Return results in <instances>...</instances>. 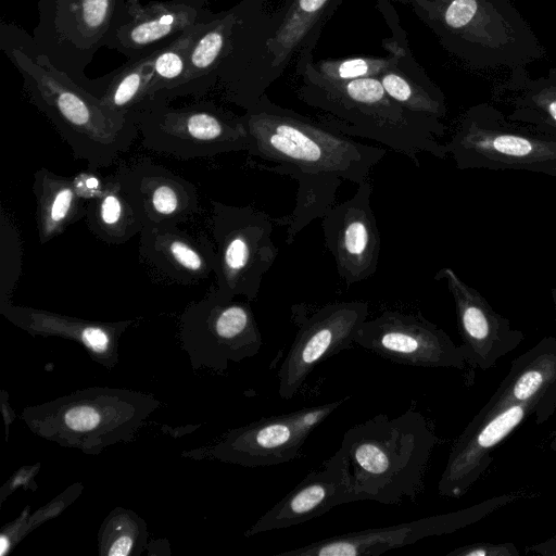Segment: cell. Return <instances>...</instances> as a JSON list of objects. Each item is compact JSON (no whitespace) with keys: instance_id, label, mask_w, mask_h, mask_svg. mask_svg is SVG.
<instances>
[{"instance_id":"obj_20","label":"cell","mask_w":556,"mask_h":556,"mask_svg":"<svg viewBox=\"0 0 556 556\" xmlns=\"http://www.w3.org/2000/svg\"><path fill=\"white\" fill-rule=\"evenodd\" d=\"M210 0H126V16L108 48L135 60L151 54L215 14Z\"/></svg>"},{"instance_id":"obj_17","label":"cell","mask_w":556,"mask_h":556,"mask_svg":"<svg viewBox=\"0 0 556 556\" xmlns=\"http://www.w3.org/2000/svg\"><path fill=\"white\" fill-rule=\"evenodd\" d=\"M371 194L372 187L366 180L349 200L333 205L321 218L326 247L348 286L369 279L378 269L381 239Z\"/></svg>"},{"instance_id":"obj_9","label":"cell","mask_w":556,"mask_h":556,"mask_svg":"<svg viewBox=\"0 0 556 556\" xmlns=\"http://www.w3.org/2000/svg\"><path fill=\"white\" fill-rule=\"evenodd\" d=\"M33 39L40 54L90 90L85 75L96 53L108 47L126 16V0H37Z\"/></svg>"},{"instance_id":"obj_8","label":"cell","mask_w":556,"mask_h":556,"mask_svg":"<svg viewBox=\"0 0 556 556\" xmlns=\"http://www.w3.org/2000/svg\"><path fill=\"white\" fill-rule=\"evenodd\" d=\"M458 169L529 170L556 163V137L510 121L490 102L467 108L445 142Z\"/></svg>"},{"instance_id":"obj_25","label":"cell","mask_w":556,"mask_h":556,"mask_svg":"<svg viewBox=\"0 0 556 556\" xmlns=\"http://www.w3.org/2000/svg\"><path fill=\"white\" fill-rule=\"evenodd\" d=\"M514 403L532 405L535 422L542 425L556 410V336L541 339L511 362L501 384L483 408Z\"/></svg>"},{"instance_id":"obj_24","label":"cell","mask_w":556,"mask_h":556,"mask_svg":"<svg viewBox=\"0 0 556 556\" xmlns=\"http://www.w3.org/2000/svg\"><path fill=\"white\" fill-rule=\"evenodd\" d=\"M0 313L16 327L31 336L59 337L81 345L91 359L108 369L118 362V342L135 320L97 321L67 316L46 309L1 305Z\"/></svg>"},{"instance_id":"obj_16","label":"cell","mask_w":556,"mask_h":556,"mask_svg":"<svg viewBox=\"0 0 556 556\" xmlns=\"http://www.w3.org/2000/svg\"><path fill=\"white\" fill-rule=\"evenodd\" d=\"M355 343L393 363L416 367L465 369L462 345L422 314L384 311L366 319Z\"/></svg>"},{"instance_id":"obj_38","label":"cell","mask_w":556,"mask_h":556,"mask_svg":"<svg viewBox=\"0 0 556 556\" xmlns=\"http://www.w3.org/2000/svg\"><path fill=\"white\" fill-rule=\"evenodd\" d=\"M29 506L12 522L5 525L0 533V556L8 554L27 533Z\"/></svg>"},{"instance_id":"obj_19","label":"cell","mask_w":556,"mask_h":556,"mask_svg":"<svg viewBox=\"0 0 556 556\" xmlns=\"http://www.w3.org/2000/svg\"><path fill=\"white\" fill-rule=\"evenodd\" d=\"M434 279L445 281L453 298L467 365L488 370L523 341L522 331L513 328L510 321L494 311L488 300L454 269L443 267L435 273Z\"/></svg>"},{"instance_id":"obj_2","label":"cell","mask_w":556,"mask_h":556,"mask_svg":"<svg viewBox=\"0 0 556 556\" xmlns=\"http://www.w3.org/2000/svg\"><path fill=\"white\" fill-rule=\"evenodd\" d=\"M0 48L22 75L29 102L89 170L112 166L130 149L139 135L132 118L113 111L56 70L39 53L33 36L16 25L1 23Z\"/></svg>"},{"instance_id":"obj_30","label":"cell","mask_w":556,"mask_h":556,"mask_svg":"<svg viewBox=\"0 0 556 556\" xmlns=\"http://www.w3.org/2000/svg\"><path fill=\"white\" fill-rule=\"evenodd\" d=\"M85 220L89 231L109 245H118L140 235L144 224L116 173L102 180L87 201Z\"/></svg>"},{"instance_id":"obj_34","label":"cell","mask_w":556,"mask_h":556,"mask_svg":"<svg viewBox=\"0 0 556 556\" xmlns=\"http://www.w3.org/2000/svg\"><path fill=\"white\" fill-rule=\"evenodd\" d=\"M386 56H350L326 59L314 62L309 60L312 71L319 77L331 81H349L369 77H379L397 62V51L389 46H382Z\"/></svg>"},{"instance_id":"obj_5","label":"cell","mask_w":556,"mask_h":556,"mask_svg":"<svg viewBox=\"0 0 556 556\" xmlns=\"http://www.w3.org/2000/svg\"><path fill=\"white\" fill-rule=\"evenodd\" d=\"M414 13L453 56L477 70H510L546 51L510 0H414Z\"/></svg>"},{"instance_id":"obj_36","label":"cell","mask_w":556,"mask_h":556,"mask_svg":"<svg viewBox=\"0 0 556 556\" xmlns=\"http://www.w3.org/2000/svg\"><path fill=\"white\" fill-rule=\"evenodd\" d=\"M81 483H75L68 486L62 494L54 497L50 503L40 507L36 513L30 514L28 517L29 532L35 530L42 522L54 518L62 513L71 503H73L83 491Z\"/></svg>"},{"instance_id":"obj_26","label":"cell","mask_w":556,"mask_h":556,"mask_svg":"<svg viewBox=\"0 0 556 556\" xmlns=\"http://www.w3.org/2000/svg\"><path fill=\"white\" fill-rule=\"evenodd\" d=\"M377 8L392 31L382 46L394 48L399 54L397 62L379 76L384 90L405 109L443 121L447 114L445 96L415 60L394 7L378 0Z\"/></svg>"},{"instance_id":"obj_3","label":"cell","mask_w":556,"mask_h":556,"mask_svg":"<svg viewBox=\"0 0 556 556\" xmlns=\"http://www.w3.org/2000/svg\"><path fill=\"white\" fill-rule=\"evenodd\" d=\"M313 51L302 52L295 63L301 77L299 99L319 110L318 121L349 137L377 141L407 156L420 167L418 155L444 160L448 153L443 121L412 112L394 101L379 77L331 81L316 75L309 60Z\"/></svg>"},{"instance_id":"obj_14","label":"cell","mask_w":556,"mask_h":556,"mask_svg":"<svg viewBox=\"0 0 556 556\" xmlns=\"http://www.w3.org/2000/svg\"><path fill=\"white\" fill-rule=\"evenodd\" d=\"M515 491L490 497L472 506L446 514L433 515L399 525L351 531L315 541L277 556H375L404 547L429 536L460 530L485 518L498 508L521 498Z\"/></svg>"},{"instance_id":"obj_18","label":"cell","mask_w":556,"mask_h":556,"mask_svg":"<svg viewBox=\"0 0 556 556\" xmlns=\"http://www.w3.org/2000/svg\"><path fill=\"white\" fill-rule=\"evenodd\" d=\"M531 414L533 407L527 403L482 407L455 440L438 483L439 494L448 498L465 495L488 469L492 452Z\"/></svg>"},{"instance_id":"obj_33","label":"cell","mask_w":556,"mask_h":556,"mask_svg":"<svg viewBox=\"0 0 556 556\" xmlns=\"http://www.w3.org/2000/svg\"><path fill=\"white\" fill-rule=\"evenodd\" d=\"M202 24L190 27L175 41L155 52L153 75L148 87L146 100L161 98L172 102L176 99V93L182 85L186 75L189 46Z\"/></svg>"},{"instance_id":"obj_46","label":"cell","mask_w":556,"mask_h":556,"mask_svg":"<svg viewBox=\"0 0 556 556\" xmlns=\"http://www.w3.org/2000/svg\"><path fill=\"white\" fill-rule=\"evenodd\" d=\"M386 1H389V2H400V3H405V4H410L414 0H386Z\"/></svg>"},{"instance_id":"obj_32","label":"cell","mask_w":556,"mask_h":556,"mask_svg":"<svg viewBox=\"0 0 556 556\" xmlns=\"http://www.w3.org/2000/svg\"><path fill=\"white\" fill-rule=\"evenodd\" d=\"M148 525L134 510L116 507L102 521L98 532L101 556H139L148 547Z\"/></svg>"},{"instance_id":"obj_44","label":"cell","mask_w":556,"mask_h":556,"mask_svg":"<svg viewBox=\"0 0 556 556\" xmlns=\"http://www.w3.org/2000/svg\"><path fill=\"white\" fill-rule=\"evenodd\" d=\"M549 448L556 453V430L553 432L551 442H549Z\"/></svg>"},{"instance_id":"obj_42","label":"cell","mask_w":556,"mask_h":556,"mask_svg":"<svg viewBox=\"0 0 556 556\" xmlns=\"http://www.w3.org/2000/svg\"><path fill=\"white\" fill-rule=\"evenodd\" d=\"M7 393L4 391L1 392V407H2V413H3V417H4V424H5V428L8 429L9 425L12 422V420L15 418L14 414L12 413V409L9 405V403H7Z\"/></svg>"},{"instance_id":"obj_22","label":"cell","mask_w":556,"mask_h":556,"mask_svg":"<svg viewBox=\"0 0 556 556\" xmlns=\"http://www.w3.org/2000/svg\"><path fill=\"white\" fill-rule=\"evenodd\" d=\"M139 260L165 283L200 285L217 269L213 242L179 225L144 226L139 235Z\"/></svg>"},{"instance_id":"obj_31","label":"cell","mask_w":556,"mask_h":556,"mask_svg":"<svg viewBox=\"0 0 556 556\" xmlns=\"http://www.w3.org/2000/svg\"><path fill=\"white\" fill-rule=\"evenodd\" d=\"M155 52L127 60L118 68L94 78L89 92L113 111L129 116L147 98Z\"/></svg>"},{"instance_id":"obj_41","label":"cell","mask_w":556,"mask_h":556,"mask_svg":"<svg viewBox=\"0 0 556 556\" xmlns=\"http://www.w3.org/2000/svg\"><path fill=\"white\" fill-rule=\"evenodd\" d=\"M525 552L542 556H556V538H549L543 542L527 546Z\"/></svg>"},{"instance_id":"obj_39","label":"cell","mask_w":556,"mask_h":556,"mask_svg":"<svg viewBox=\"0 0 556 556\" xmlns=\"http://www.w3.org/2000/svg\"><path fill=\"white\" fill-rule=\"evenodd\" d=\"M39 467L40 464L38 463L33 466H25L17 469L1 488V503H3L5 497L20 486H23L25 489L30 488L31 490H35L37 488V484L35 483V478L39 471Z\"/></svg>"},{"instance_id":"obj_29","label":"cell","mask_w":556,"mask_h":556,"mask_svg":"<svg viewBox=\"0 0 556 556\" xmlns=\"http://www.w3.org/2000/svg\"><path fill=\"white\" fill-rule=\"evenodd\" d=\"M33 192L40 244L55 239L85 218L87 200L78 192L73 178L41 167L34 174Z\"/></svg>"},{"instance_id":"obj_43","label":"cell","mask_w":556,"mask_h":556,"mask_svg":"<svg viewBox=\"0 0 556 556\" xmlns=\"http://www.w3.org/2000/svg\"><path fill=\"white\" fill-rule=\"evenodd\" d=\"M535 173L549 175L556 178V163L542 165L539 168H536Z\"/></svg>"},{"instance_id":"obj_23","label":"cell","mask_w":556,"mask_h":556,"mask_svg":"<svg viewBox=\"0 0 556 556\" xmlns=\"http://www.w3.org/2000/svg\"><path fill=\"white\" fill-rule=\"evenodd\" d=\"M351 503L345 458L338 450L318 470L311 471L244 533L247 538L286 529Z\"/></svg>"},{"instance_id":"obj_35","label":"cell","mask_w":556,"mask_h":556,"mask_svg":"<svg viewBox=\"0 0 556 556\" xmlns=\"http://www.w3.org/2000/svg\"><path fill=\"white\" fill-rule=\"evenodd\" d=\"M23 245L14 220L3 210L0 218V306L11 302L22 271Z\"/></svg>"},{"instance_id":"obj_28","label":"cell","mask_w":556,"mask_h":556,"mask_svg":"<svg viewBox=\"0 0 556 556\" xmlns=\"http://www.w3.org/2000/svg\"><path fill=\"white\" fill-rule=\"evenodd\" d=\"M235 7L203 23L187 52L186 75L177 98L210 99L218 67L231 46Z\"/></svg>"},{"instance_id":"obj_11","label":"cell","mask_w":556,"mask_h":556,"mask_svg":"<svg viewBox=\"0 0 556 556\" xmlns=\"http://www.w3.org/2000/svg\"><path fill=\"white\" fill-rule=\"evenodd\" d=\"M250 301H238L213 288L189 304L180 316L182 350L193 369L206 367L223 374L230 362L255 356L263 344Z\"/></svg>"},{"instance_id":"obj_12","label":"cell","mask_w":556,"mask_h":556,"mask_svg":"<svg viewBox=\"0 0 556 556\" xmlns=\"http://www.w3.org/2000/svg\"><path fill=\"white\" fill-rule=\"evenodd\" d=\"M295 338L278 370V393L291 400L314 368L355 343L361 325L368 318L363 301L326 304L311 312L303 304L291 308Z\"/></svg>"},{"instance_id":"obj_4","label":"cell","mask_w":556,"mask_h":556,"mask_svg":"<svg viewBox=\"0 0 556 556\" xmlns=\"http://www.w3.org/2000/svg\"><path fill=\"white\" fill-rule=\"evenodd\" d=\"M437 437L426 417L407 409L396 417L378 414L349 428L340 445L351 503L400 505L415 500Z\"/></svg>"},{"instance_id":"obj_21","label":"cell","mask_w":556,"mask_h":556,"mask_svg":"<svg viewBox=\"0 0 556 556\" xmlns=\"http://www.w3.org/2000/svg\"><path fill=\"white\" fill-rule=\"evenodd\" d=\"M115 173L144 226L180 225L201 211L194 185L150 160H137Z\"/></svg>"},{"instance_id":"obj_10","label":"cell","mask_w":556,"mask_h":556,"mask_svg":"<svg viewBox=\"0 0 556 556\" xmlns=\"http://www.w3.org/2000/svg\"><path fill=\"white\" fill-rule=\"evenodd\" d=\"M210 229L217 255L215 289L228 298L256 300L264 275L278 256L274 220L252 205L211 200Z\"/></svg>"},{"instance_id":"obj_7","label":"cell","mask_w":556,"mask_h":556,"mask_svg":"<svg viewBox=\"0 0 556 556\" xmlns=\"http://www.w3.org/2000/svg\"><path fill=\"white\" fill-rule=\"evenodd\" d=\"M129 116L144 148L186 161L247 151L249 146L241 115L212 99L172 106L164 99L150 98Z\"/></svg>"},{"instance_id":"obj_6","label":"cell","mask_w":556,"mask_h":556,"mask_svg":"<svg viewBox=\"0 0 556 556\" xmlns=\"http://www.w3.org/2000/svg\"><path fill=\"white\" fill-rule=\"evenodd\" d=\"M139 391L93 387L23 409L21 418L37 437L88 455L127 443L160 407Z\"/></svg>"},{"instance_id":"obj_37","label":"cell","mask_w":556,"mask_h":556,"mask_svg":"<svg viewBox=\"0 0 556 556\" xmlns=\"http://www.w3.org/2000/svg\"><path fill=\"white\" fill-rule=\"evenodd\" d=\"M520 553L513 543L478 542L459 546L447 553V556H519Z\"/></svg>"},{"instance_id":"obj_15","label":"cell","mask_w":556,"mask_h":556,"mask_svg":"<svg viewBox=\"0 0 556 556\" xmlns=\"http://www.w3.org/2000/svg\"><path fill=\"white\" fill-rule=\"evenodd\" d=\"M348 399L264 417L233 428L207 453L217 460L251 468L291 462L309 434Z\"/></svg>"},{"instance_id":"obj_27","label":"cell","mask_w":556,"mask_h":556,"mask_svg":"<svg viewBox=\"0 0 556 556\" xmlns=\"http://www.w3.org/2000/svg\"><path fill=\"white\" fill-rule=\"evenodd\" d=\"M493 99L507 108L510 121L556 137V68L539 77L523 66L510 70L494 87Z\"/></svg>"},{"instance_id":"obj_40","label":"cell","mask_w":556,"mask_h":556,"mask_svg":"<svg viewBox=\"0 0 556 556\" xmlns=\"http://www.w3.org/2000/svg\"><path fill=\"white\" fill-rule=\"evenodd\" d=\"M75 186L83 198L91 199L100 189L102 179L90 173H81L73 177Z\"/></svg>"},{"instance_id":"obj_13","label":"cell","mask_w":556,"mask_h":556,"mask_svg":"<svg viewBox=\"0 0 556 556\" xmlns=\"http://www.w3.org/2000/svg\"><path fill=\"white\" fill-rule=\"evenodd\" d=\"M345 0H286L281 20L248 68L231 103L254 105L300 53L313 51L326 23Z\"/></svg>"},{"instance_id":"obj_45","label":"cell","mask_w":556,"mask_h":556,"mask_svg":"<svg viewBox=\"0 0 556 556\" xmlns=\"http://www.w3.org/2000/svg\"><path fill=\"white\" fill-rule=\"evenodd\" d=\"M552 299H553V303H554V309L556 313V287L552 289Z\"/></svg>"},{"instance_id":"obj_1","label":"cell","mask_w":556,"mask_h":556,"mask_svg":"<svg viewBox=\"0 0 556 556\" xmlns=\"http://www.w3.org/2000/svg\"><path fill=\"white\" fill-rule=\"evenodd\" d=\"M247 153L260 160L256 167L298 181L291 213L276 218L286 227L291 245L308 224L323 218L334 205L343 180L362 184L387 150L351 139L330 126L273 102L265 93L244 110Z\"/></svg>"}]
</instances>
